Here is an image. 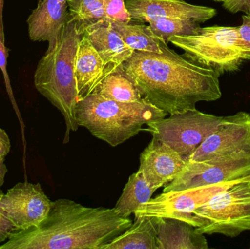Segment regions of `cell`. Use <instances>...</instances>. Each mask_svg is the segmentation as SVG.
<instances>
[{"label":"cell","instance_id":"1","mask_svg":"<svg viewBox=\"0 0 250 249\" xmlns=\"http://www.w3.org/2000/svg\"><path fill=\"white\" fill-rule=\"evenodd\" d=\"M160 48L161 53L134 51L120 66L144 99L173 115L222 97L215 72L179 55L163 39Z\"/></svg>","mask_w":250,"mask_h":249},{"label":"cell","instance_id":"2","mask_svg":"<svg viewBox=\"0 0 250 249\" xmlns=\"http://www.w3.org/2000/svg\"><path fill=\"white\" fill-rule=\"evenodd\" d=\"M132 225L114 208L86 207L59 199L38 226L15 231L0 249H103Z\"/></svg>","mask_w":250,"mask_h":249},{"label":"cell","instance_id":"3","mask_svg":"<svg viewBox=\"0 0 250 249\" xmlns=\"http://www.w3.org/2000/svg\"><path fill=\"white\" fill-rule=\"evenodd\" d=\"M83 31L79 23L69 20L62 29L55 46L41 58L35 74V89L61 112L65 121L63 144L70 133L79 130L76 106L80 100L76 83V61Z\"/></svg>","mask_w":250,"mask_h":249},{"label":"cell","instance_id":"4","mask_svg":"<svg viewBox=\"0 0 250 249\" xmlns=\"http://www.w3.org/2000/svg\"><path fill=\"white\" fill-rule=\"evenodd\" d=\"M167 114L143 99L140 102L110 100L92 92L76 106L79 127H84L112 147L123 144L144 130L143 126L166 118Z\"/></svg>","mask_w":250,"mask_h":249},{"label":"cell","instance_id":"5","mask_svg":"<svg viewBox=\"0 0 250 249\" xmlns=\"http://www.w3.org/2000/svg\"><path fill=\"white\" fill-rule=\"evenodd\" d=\"M168 42L183 50L185 58L219 76L238 71L245 61H250V49L241 43L237 27H201L197 35L172 37Z\"/></svg>","mask_w":250,"mask_h":249},{"label":"cell","instance_id":"6","mask_svg":"<svg viewBox=\"0 0 250 249\" xmlns=\"http://www.w3.org/2000/svg\"><path fill=\"white\" fill-rule=\"evenodd\" d=\"M197 232L236 238L250 230V181H243L214 195L192 212Z\"/></svg>","mask_w":250,"mask_h":249},{"label":"cell","instance_id":"7","mask_svg":"<svg viewBox=\"0 0 250 249\" xmlns=\"http://www.w3.org/2000/svg\"><path fill=\"white\" fill-rule=\"evenodd\" d=\"M224 116L205 114L195 109L170 115L147 124L146 130L188 159L197 148L220 127Z\"/></svg>","mask_w":250,"mask_h":249},{"label":"cell","instance_id":"8","mask_svg":"<svg viewBox=\"0 0 250 249\" xmlns=\"http://www.w3.org/2000/svg\"><path fill=\"white\" fill-rule=\"evenodd\" d=\"M248 175H250V152L242 151L205 162H186L176 178L165 186L163 192L236 181Z\"/></svg>","mask_w":250,"mask_h":249},{"label":"cell","instance_id":"9","mask_svg":"<svg viewBox=\"0 0 250 249\" xmlns=\"http://www.w3.org/2000/svg\"><path fill=\"white\" fill-rule=\"evenodd\" d=\"M250 181V175L233 181L204 186L173 192H163L148 203L143 205L134 213L139 216L174 218L198 228V222L192 216V212L205 204L214 195L228 190L232 186Z\"/></svg>","mask_w":250,"mask_h":249},{"label":"cell","instance_id":"10","mask_svg":"<svg viewBox=\"0 0 250 249\" xmlns=\"http://www.w3.org/2000/svg\"><path fill=\"white\" fill-rule=\"evenodd\" d=\"M52 201L41 184L20 182L0 194V209L11 221L16 230L38 226L46 218Z\"/></svg>","mask_w":250,"mask_h":249},{"label":"cell","instance_id":"11","mask_svg":"<svg viewBox=\"0 0 250 249\" xmlns=\"http://www.w3.org/2000/svg\"><path fill=\"white\" fill-rule=\"evenodd\" d=\"M242 151L250 152V114L244 111L224 116L223 122L186 162H201Z\"/></svg>","mask_w":250,"mask_h":249},{"label":"cell","instance_id":"12","mask_svg":"<svg viewBox=\"0 0 250 249\" xmlns=\"http://www.w3.org/2000/svg\"><path fill=\"white\" fill-rule=\"evenodd\" d=\"M125 6L131 21L140 23L163 18L192 19L204 23L217 13L215 9L194 5L185 0H126Z\"/></svg>","mask_w":250,"mask_h":249},{"label":"cell","instance_id":"13","mask_svg":"<svg viewBox=\"0 0 250 249\" xmlns=\"http://www.w3.org/2000/svg\"><path fill=\"white\" fill-rule=\"evenodd\" d=\"M186 165V161L164 142L153 137L140 156V168L146 179L157 191L171 182Z\"/></svg>","mask_w":250,"mask_h":249},{"label":"cell","instance_id":"14","mask_svg":"<svg viewBox=\"0 0 250 249\" xmlns=\"http://www.w3.org/2000/svg\"><path fill=\"white\" fill-rule=\"evenodd\" d=\"M79 25L83 36L89 39L102 58L105 76L118 69L133 53L109 20H100Z\"/></svg>","mask_w":250,"mask_h":249},{"label":"cell","instance_id":"15","mask_svg":"<svg viewBox=\"0 0 250 249\" xmlns=\"http://www.w3.org/2000/svg\"><path fill=\"white\" fill-rule=\"evenodd\" d=\"M69 19L70 13L67 1L42 0L28 18L29 38L35 42H48L47 51H51Z\"/></svg>","mask_w":250,"mask_h":249},{"label":"cell","instance_id":"16","mask_svg":"<svg viewBox=\"0 0 250 249\" xmlns=\"http://www.w3.org/2000/svg\"><path fill=\"white\" fill-rule=\"evenodd\" d=\"M157 218V249H208L204 234L184 221L174 218Z\"/></svg>","mask_w":250,"mask_h":249},{"label":"cell","instance_id":"17","mask_svg":"<svg viewBox=\"0 0 250 249\" xmlns=\"http://www.w3.org/2000/svg\"><path fill=\"white\" fill-rule=\"evenodd\" d=\"M75 74L80 99L92 94L105 76L102 58L83 35L78 50Z\"/></svg>","mask_w":250,"mask_h":249},{"label":"cell","instance_id":"18","mask_svg":"<svg viewBox=\"0 0 250 249\" xmlns=\"http://www.w3.org/2000/svg\"><path fill=\"white\" fill-rule=\"evenodd\" d=\"M121 235L103 249H157V218L139 216Z\"/></svg>","mask_w":250,"mask_h":249},{"label":"cell","instance_id":"19","mask_svg":"<svg viewBox=\"0 0 250 249\" xmlns=\"http://www.w3.org/2000/svg\"><path fill=\"white\" fill-rule=\"evenodd\" d=\"M155 192L143 172L138 171L129 176L114 209L122 217L129 218L143 205L148 203Z\"/></svg>","mask_w":250,"mask_h":249},{"label":"cell","instance_id":"20","mask_svg":"<svg viewBox=\"0 0 250 249\" xmlns=\"http://www.w3.org/2000/svg\"><path fill=\"white\" fill-rule=\"evenodd\" d=\"M93 92L105 99L121 102H135L144 98L135 85L125 76L120 67L105 76Z\"/></svg>","mask_w":250,"mask_h":249},{"label":"cell","instance_id":"21","mask_svg":"<svg viewBox=\"0 0 250 249\" xmlns=\"http://www.w3.org/2000/svg\"><path fill=\"white\" fill-rule=\"evenodd\" d=\"M114 29L120 34L125 43L133 51L161 53V38L153 33L149 25L130 22L111 21Z\"/></svg>","mask_w":250,"mask_h":249},{"label":"cell","instance_id":"22","mask_svg":"<svg viewBox=\"0 0 250 249\" xmlns=\"http://www.w3.org/2000/svg\"><path fill=\"white\" fill-rule=\"evenodd\" d=\"M148 23L153 33L166 43L172 37L197 35L201 29L200 23L192 19L163 18L152 19Z\"/></svg>","mask_w":250,"mask_h":249},{"label":"cell","instance_id":"23","mask_svg":"<svg viewBox=\"0 0 250 249\" xmlns=\"http://www.w3.org/2000/svg\"><path fill=\"white\" fill-rule=\"evenodd\" d=\"M70 19L79 24L108 20L104 10L103 0H67ZM110 21V20H109Z\"/></svg>","mask_w":250,"mask_h":249},{"label":"cell","instance_id":"24","mask_svg":"<svg viewBox=\"0 0 250 249\" xmlns=\"http://www.w3.org/2000/svg\"><path fill=\"white\" fill-rule=\"evenodd\" d=\"M107 19L110 21H131L125 0H103Z\"/></svg>","mask_w":250,"mask_h":249},{"label":"cell","instance_id":"25","mask_svg":"<svg viewBox=\"0 0 250 249\" xmlns=\"http://www.w3.org/2000/svg\"><path fill=\"white\" fill-rule=\"evenodd\" d=\"M8 48L5 46V42L0 39V70L2 72L4 76V83L6 89L10 95V99L13 100V92H12L11 84L7 70V57H8Z\"/></svg>","mask_w":250,"mask_h":249},{"label":"cell","instance_id":"26","mask_svg":"<svg viewBox=\"0 0 250 249\" xmlns=\"http://www.w3.org/2000/svg\"><path fill=\"white\" fill-rule=\"evenodd\" d=\"M1 193H2V192L0 190V194ZM16 230V228L11 221L0 209V245L7 241Z\"/></svg>","mask_w":250,"mask_h":249},{"label":"cell","instance_id":"27","mask_svg":"<svg viewBox=\"0 0 250 249\" xmlns=\"http://www.w3.org/2000/svg\"><path fill=\"white\" fill-rule=\"evenodd\" d=\"M223 7L233 14L243 12L250 16V0H226L223 2Z\"/></svg>","mask_w":250,"mask_h":249},{"label":"cell","instance_id":"28","mask_svg":"<svg viewBox=\"0 0 250 249\" xmlns=\"http://www.w3.org/2000/svg\"><path fill=\"white\" fill-rule=\"evenodd\" d=\"M242 19V24L237 27L238 35L242 45L250 49V16L244 15Z\"/></svg>","mask_w":250,"mask_h":249},{"label":"cell","instance_id":"29","mask_svg":"<svg viewBox=\"0 0 250 249\" xmlns=\"http://www.w3.org/2000/svg\"><path fill=\"white\" fill-rule=\"evenodd\" d=\"M11 148L10 138L7 133L0 128V159H5Z\"/></svg>","mask_w":250,"mask_h":249},{"label":"cell","instance_id":"30","mask_svg":"<svg viewBox=\"0 0 250 249\" xmlns=\"http://www.w3.org/2000/svg\"><path fill=\"white\" fill-rule=\"evenodd\" d=\"M3 7H4V0H0V39L5 42L4 26H3Z\"/></svg>","mask_w":250,"mask_h":249},{"label":"cell","instance_id":"31","mask_svg":"<svg viewBox=\"0 0 250 249\" xmlns=\"http://www.w3.org/2000/svg\"><path fill=\"white\" fill-rule=\"evenodd\" d=\"M7 172V168L4 163V159H0V188L4 184V178Z\"/></svg>","mask_w":250,"mask_h":249},{"label":"cell","instance_id":"32","mask_svg":"<svg viewBox=\"0 0 250 249\" xmlns=\"http://www.w3.org/2000/svg\"><path fill=\"white\" fill-rule=\"evenodd\" d=\"M213 1H217V2H223V1H226V0H213Z\"/></svg>","mask_w":250,"mask_h":249},{"label":"cell","instance_id":"33","mask_svg":"<svg viewBox=\"0 0 250 249\" xmlns=\"http://www.w3.org/2000/svg\"><path fill=\"white\" fill-rule=\"evenodd\" d=\"M58 1H62V2H66V1H67V0H58Z\"/></svg>","mask_w":250,"mask_h":249},{"label":"cell","instance_id":"34","mask_svg":"<svg viewBox=\"0 0 250 249\" xmlns=\"http://www.w3.org/2000/svg\"><path fill=\"white\" fill-rule=\"evenodd\" d=\"M40 1H41V0H39V2H40Z\"/></svg>","mask_w":250,"mask_h":249}]
</instances>
